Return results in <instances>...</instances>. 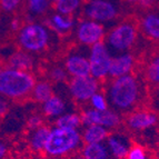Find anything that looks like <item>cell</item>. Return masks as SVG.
Returning a JSON list of instances; mask_svg holds the SVG:
<instances>
[{"label": "cell", "mask_w": 159, "mask_h": 159, "mask_svg": "<svg viewBox=\"0 0 159 159\" xmlns=\"http://www.w3.org/2000/svg\"><path fill=\"white\" fill-rule=\"evenodd\" d=\"M140 81L134 75L116 78L107 89L109 103L120 112L131 111L141 99Z\"/></svg>", "instance_id": "6da1fadb"}, {"label": "cell", "mask_w": 159, "mask_h": 159, "mask_svg": "<svg viewBox=\"0 0 159 159\" xmlns=\"http://www.w3.org/2000/svg\"><path fill=\"white\" fill-rule=\"evenodd\" d=\"M36 78L30 71L6 68L0 71V93L7 99H22L31 95Z\"/></svg>", "instance_id": "7a4b0ae2"}, {"label": "cell", "mask_w": 159, "mask_h": 159, "mask_svg": "<svg viewBox=\"0 0 159 159\" xmlns=\"http://www.w3.org/2000/svg\"><path fill=\"white\" fill-rule=\"evenodd\" d=\"M81 143H84L82 136L78 129H65L55 126L51 128L45 152L51 157H62L79 148Z\"/></svg>", "instance_id": "3957f363"}, {"label": "cell", "mask_w": 159, "mask_h": 159, "mask_svg": "<svg viewBox=\"0 0 159 159\" xmlns=\"http://www.w3.org/2000/svg\"><path fill=\"white\" fill-rule=\"evenodd\" d=\"M17 40L22 50L30 53L40 52L50 45L51 30L43 24L28 22L18 31Z\"/></svg>", "instance_id": "277c9868"}, {"label": "cell", "mask_w": 159, "mask_h": 159, "mask_svg": "<svg viewBox=\"0 0 159 159\" xmlns=\"http://www.w3.org/2000/svg\"><path fill=\"white\" fill-rule=\"evenodd\" d=\"M137 27L131 21L120 22L106 36V43L111 52H127L137 40Z\"/></svg>", "instance_id": "5b68a950"}, {"label": "cell", "mask_w": 159, "mask_h": 159, "mask_svg": "<svg viewBox=\"0 0 159 159\" xmlns=\"http://www.w3.org/2000/svg\"><path fill=\"white\" fill-rule=\"evenodd\" d=\"M111 50L106 43L100 41L89 48V61H90V75L99 81L109 77L110 67L112 62Z\"/></svg>", "instance_id": "8992f818"}, {"label": "cell", "mask_w": 159, "mask_h": 159, "mask_svg": "<svg viewBox=\"0 0 159 159\" xmlns=\"http://www.w3.org/2000/svg\"><path fill=\"white\" fill-rule=\"evenodd\" d=\"M99 80L93 76L71 78L68 84V90L72 98L78 102H87L99 91Z\"/></svg>", "instance_id": "52a82bcc"}, {"label": "cell", "mask_w": 159, "mask_h": 159, "mask_svg": "<svg viewBox=\"0 0 159 159\" xmlns=\"http://www.w3.org/2000/svg\"><path fill=\"white\" fill-rule=\"evenodd\" d=\"M86 48L84 46V48H77L70 51L65 59V68L71 78L91 76L89 49L86 51Z\"/></svg>", "instance_id": "ba28073f"}, {"label": "cell", "mask_w": 159, "mask_h": 159, "mask_svg": "<svg viewBox=\"0 0 159 159\" xmlns=\"http://www.w3.org/2000/svg\"><path fill=\"white\" fill-rule=\"evenodd\" d=\"M106 36V29L102 24L91 19L81 20L76 27V37L82 46L91 47L102 41Z\"/></svg>", "instance_id": "9c48e42d"}, {"label": "cell", "mask_w": 159, "mask_h": 159, "mask_svg": "<svg viewBox=\"0 0 159 159\" xmlns=\"http://www.w3.org/2000/svg\"><path fill=\"white\" fill-rule=\"evenodd\" d=\"M85 16L100 24L112 21L118 15V9L108 0H90L85 6Z\"/></svg>", "instance_id": "30bf717a"}, {"label": "cell", "mask_w": 159, "mask_h": 159, "mask_svg": "<svg viewBox=\"0 0 159 159\" xmlns=\"http://www.w3.org/2000/svg\"><path fill=\"white\" fill-rule=\"evenodd\" d=\"M158 122V117L155 112L148 110L133 111L126 119L128 128L134 131H143L155 127Z\"/></svg>", "instance_id": "8fae6325"}, {"label": "cell", "mask_w": 159, "mask_h": 159, "mask_svg": "<svg viewBox=\"0 0 159 159\" xmlns=\"http://www.w3.org/2000/svg\"><path fill=\"white\" fill-rule=\"evenodd\" d=\"M134 67H135V57L130 52H121L117 53L114 56L110 67V72H109V77L112 79L116 78L124 77L130 75L133 71Z\"/></svg>", "instance_id": "7c38bea8"}, {"label": "cell", "mask_w": 159, "mask_h": 159, "mask_svg": "<svg viewBox=\"0 0 159 159\" xmlns=\"http://www.w3.org/2000/svg\"><path fill=\"white\" fill-rule=\"evenodd\" d=\"M45 25L57 34H67L76 26V21L72 16H65L61 13L55 12L46 19Z\"/></svg>", "instance_id": "4fadbf2b"}, {"label": "cell", "mask_w": 159, "mask_h": 159, "mask_svg": "<svg viewBox=\"0 0 159 159\" xmlns=\"http://www.w3.org/2000/svg\"><path fill=\"white\" fill-rule=\"evenodd\" d=\"M106 146L109 152L116 159H126L128 151L130 149L129 140L122 135H114L108 136L106 140Z\"/></svg>", "instance_id": "5bb4252c"}, {"label": "cell", "mask_w": 159, "mask_h": 159, "mask_svg": "<svg viewBox=\"0 0 159 159\" xmlns=\"http://www.w3.org/2000/svg\"><path fill=\"white\" fill-rule=\"evenodd\" d=\"M34 66V59L30 52L25 50L15 51L7 59V67L17 70L30 71Z\"/></svg>", "instance_id": "9a60e30c"}, {"label": "cell", "mask_w": 159, "mask_h": 159, "mask_svg": "<svg viewBox=\"0 0 159 159\" xmlns=\"http://www.w3.org/2000/svg\"><path fill=\"white\" fill-rule=\"evenodd\" d=\"M66 102L62 97L58 95H53L51 98L43 103V114L48 118L57 119L61 115L66 112Z\"/></svg>", "instance_id": "2e32d148"}, {"label": "cell", "mask_w": 159, "mask_h": 159, "mask_svg": "<svg viewBox=\"0 0 159 159\" xmlns=\"http://www.w3.org/2000/svg\"><path fill=\"white\" fill-rule=\"evenodd\" d=\"M85 143H98L106 141L109 136V129L101 125H91L85 127L81 134Z\"/></svg>", "instance_id": "e0dca14e"}, {"label": "cell", "mask_w": 159, "mask_h": 159, "mask_svg": "<svg viewBox=\"0 0 159 159\" xmlns=\"http://www.w3.org/2000/svg\"><path fill=\"white\" fill-rule=\"evenodd\" d=\"M141 30L147 37L152 40H159V13L149 12L141 20Z\"/></svg>", "instance_id": "ac0fdd59"}, {"label": "cell", "mask_w": 159, "mask_h": 159, "mask_svg": "<svg viewBox=\"0 0 159 159\" xmlns=\"http://www.w3.org/2000/svg\"><path fill=\"white\" fill-rule=\"evenodd\" d=\"M51 128L43 126L36 130H32L29 137V145L34 151H45L48 138L50 135Z\"/></svg>", "instance_id": "d6986e66"}, {"label": "cell", "mask_w": 159, "mask_h": 159, "mask_svg": "<svg viewBox=\"0 0 159 159\" xmlns=\"http://www.w3.org/2000/svg\"><path fill=\"white\" fill-rule=\"evenodd\" d=\"M109 150L106 143H85L81 155L84 159H108Z\"/></svg>", "instance_id": "ffe728a7"}, {"label": "cell", "mask_w": 159, "mask_h": 159, "mask_svg": "<svg viewBox=\"0 0 159 159\" xmlns=\"http://www.w3.org/2000/svg\"><path fill=\"white\" fill-rule=\"evenodd\" d=\"M55 125L56 127L65 129H79V127L82 125L81 116L77 112H65L57 118Z\"/></svg>", "instance_id": "44dd1931"}, {"label": "cell", "mask_w": 159, "mask_h": 159, "mask_svg": "<svg viewBox=\"0 0 159 159\" xmlns=\"http://www.w3.org/2000/svg\"><path fill=\"white\" fill-rule=\"evenodd\" d=\"M53 93V88L48 81H39L36 84L34 90L31 93V97L34 101L43 103L49 98H51Z\"/></svg>", "instance_id": "7402d4cb"}, {"label": "cell", "mask_w": 159, "mask_h": 159, "mask_svg": "<svg viewBox=\"0 0 159 159\" xmlns=\"http://www.w3.org/2000/svg\"><path fill=\"white\" fill-rule=\"evenodd\" d=\"M81 2L82 0H57L53 7L56 12L65 16H72L79 10Z\"/></svg>", "instance_id": "603a6c76"}, {"label": "cell", "mask_w": 159, "mask_h": 159, "mask_svg": "<svg viewBox=\"0 0 159 159\" xmlns=\"http://www.w3.org/2000/svg\"><path fill=\"white\" fill-rule=\"evenodd\" d=\"M121 124V118L117 110L107 109L105 111H101L100 125L106 127L107 129H115Z\"/></svg>", "instance_id": "cb8c5ba5"}, {"label": "cell", "mask_w": 159, "mask_h": 159, "mask_svg": "<svg viewBox=\"0 0 159 159\" xmlns=\"http://www.w3.org/2000/svg\"><path fill=\"white\" fill-rule=\"evenodd\" d=\"M50 0H27V8L32 16H41L49 9Z\"/></svg>", "instance_id": "d4e9b609"}, {"label": "cell", "mask_w": 159, "mask_h": 159, "mask_svg": "<svg viewBox=\"0 0 159 159\" xmlns=\"http://www.w3.org/2000/svg\"><path fill=\"white\" fill-rule=\"evenodd\" d=\"M146 78L149 82L158 85L159 84V53L149 61L146 68Z\"/></svg>", "instance_id": "484cf974"}, {"label": "cell", "mask_w": 159, "mask_h": 159, "mask_svg": "<svg viewBox=\"0 0 159 159\" xmlns=\"http://www.w3.org/2000/svg\"><path fill=\"white\" fill-rule=\"evenodd\" d=\"M81 116L82 125L87 127L91 125H100V116L101 111L96 110L93 108H87L80 114Z\"/></svg>", "instance_id": "4316f807"}, {"label": "cell", "mask_w": 159, "mask_h": 159, "mask_svg": "<svg viewBox=\"0 0 159 159\" xmlns=\"http://www.w3.org/2000/svg\"><path fill=\"white\" fill-rule=\"evenodd\" d=\"M89 103H90L91 108L96 109V110H99V111H105L107 110L108 108V103H109V100H108V97H107L105 93H100L98 91L97 93L91 97V99L89 100Z\"/></svg>", "instance_id": "83f0119b"}, {"label": "cell", "mask_w": 159, "mask_h": 159, "mask_svg": "<svg viewBox=\"0 0 159 159\" xmlns=\"http://www.w3.org/2000/svg\"><path fill=\"white\" fill-rule=\"evenodd\" d=\"M68 71L66 70L65 67L61 66H55L51 68V70L49 71V76H50V79L55 82H64L68 78Z\"/></svg>", "instance_id": "f1b7e54d"}, {"label": "cell", "mask_w": 159, "mask_h": 159, "mask_svg": "<svg viewBox=\"0 0 159 159\" xmlns=\"http://www.w3.org/2000/svg\"><path fill=\"white\" fill-rule=\"evenodd\" d=\"M126 159H148L146 149L140 145H134L130 147Z\"/></svg>", "instance_id": "f546056e"}, {"label": "cell", "mask_w": 159, "mask_h": 159, "mask_svg": "<svg viewBox=\"0 0 159 159\" xmlns=\"http://www.w3.org/2000/svg\"><path fill=\"white\" fill-rule=\"evenodd\" d=\"M22 0H0L1 8L5 12H13L19 8V6L21 5Z\"/></svg>", "instance_id": "4dcf8cb0"}, {"label": "cell", "mask_w": 159, "mask_h": 159, "mask_svg": "<svg viewBox=\"0 0 159 159\" xmlns=\"http://www.w3.org/2000/svg\"><path fill=\"white\" fill-rule=\"evenodd\" d=\"M43 126V118L40 115H31L27 119V127L29 130H36Z\"/></svg>", "instance_id": "1f68e13d"}, {"label": "cell", "mask_w": 159, "mask_h": 159, "mask_svg": "<svg viewBox=\"0 0 159 159\" xmlns=\"http://www.w3.org/2000/svg\"><path fill=\"white\" fill-rule=\"evenodd\" d=\"M9 27H10L11 31H19V30L22 28L21 21H20L18 18H13L12 20L10 21V25H9Z\"/></svg>", "instance_id": "d6a6232c"}, {"label": "cell", "mask_w": 159, "mask_h": 159, "mask_svg": "<svg viewBox=\"0 0 159 159\" xmlns=\"http://www.w3.org/2000/svg\"><path fill=\"white\" fill-rule=\"evenodd\" d=\"M8 109H9L8 101L6 100L5 97H2V98L0 99V115H1V117H3L6 114H7Z\"/></svg>", "instance_id": "836d02e7"}, {"label": "cell", "mask_w": 159, "mask_h": 159, "mask_svg": "<svg viewBox=\"0 0 159 159\" xmlns=\"http://www.w3.org/2000/svg\"><path fill=\"white\" fill-rule=\"evenodd\" d=\"M156 0H138V3L143 8H150L155 5Z\"/></svg>", "instance_id": "e575fe53"}, {"label": "cell", "mask_w": 159, "mask_h": 159, "mask_svg": "<svg viewBox=\"0 0 159 159\" xmlns=\"http://www.w3.org/2000/svg\"><path fill=\"white\" fill-rule=\"evenodd\" d=\"M7 151H8V148L6 146V143H3V141H1V143H0V158L3 159V157L7 154Z\"/></svg>", "instance_id": "d590c367"}, {"label": "cell", "mask_w": 159, "mask_h": 159, "mask_svg": "<svg viewBox=\"0 0 159 159\" xmlns=\"http://www.w3.org/2000/svg\"><path fill=\"white\" fill-rule=\"evenodd\" d=\"M155 102H156V108L159 109V84L156 85V88H155Z\"/></svg>", "instance_id": "8d00e7d4"}, {"label": "cell", "mask_w": 159, "mask_h": 159, "mask_svg": "<svg viewBox=\"0 0 159 159\" xmlns=\"http://www.w3.org/2000/svg\"><path fill=\"white\" fill-rule=\"evenodd\" d=\"M128 2H131V3H135V2H138V0H127Z\"/></svg>", "instance_id": "74e56055"}, {"label": "cell", "mask_w": 159, "mask_h": 159, "mask_svg": "<svg viewBox=\"0 0 159 159\" xmlns=\"http://www.w3.org/2000/svg\"><path fill=\"white\" fill-rule=\"evenodd\" d=\"M157 146L159 148V133H158V137H157Z\"/></svg>", "instance_id": "f35d334b"}, {"label": "cell", "mask_w": 159, "mask_h": 159, "mask_svg": "<svg viewBox=\"0 0 159 159\" xmlns=\"http://www.w3.org/2000/svg\"><path fill=\"white\" fill-rule=\"evenodd\" d=\"M50 1H51V3H52V5H55V3H56L57 0H50Z\"/></svg>", "instance_id": "ab89813d"}]
</instances>
